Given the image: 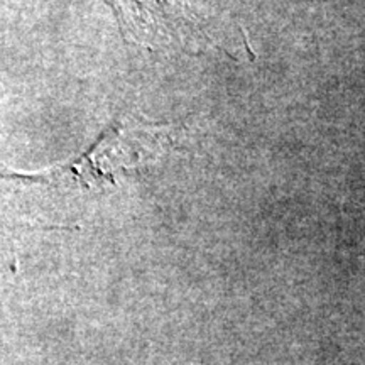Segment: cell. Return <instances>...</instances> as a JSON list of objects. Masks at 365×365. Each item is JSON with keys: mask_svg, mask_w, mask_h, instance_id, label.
<instances>
[{"mask_svg": "<svg viewBox=\"0 0 365 365\" xmlns=\"http://www.w3.org/2000/svg\"><path fill=\"white\" fill-rule=\"evenodd\" d=\"M122 26L135 38L182 39L193 19L182 0H113Z\"/></svg>", "mask_w": 365, "mask_h": 365, "instance_id": "6da1fadb", "label": "cell"}]
</instances>
